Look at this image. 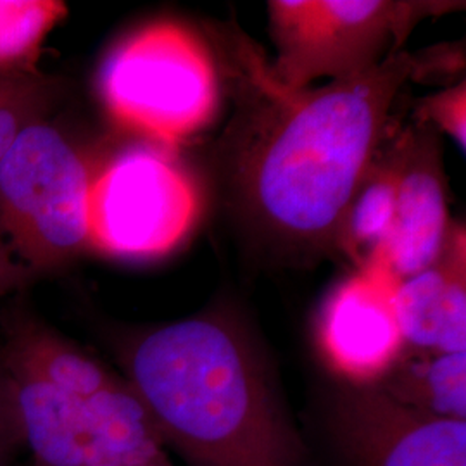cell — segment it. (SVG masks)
Returning <instances> with one entry per match:
<instances>
[{"label": "cell", "instance_id": "obj_1", "mask_svg": "<svg viewBox=\"0 0 466 466\" xmlns=\"http://www.w3.org/2000/svg\"><path fill=\"white\" fill-rule=\"evenodd\" d=\"M217 47L218 73L233 100L219 163L238 219L280 256L335 249L350 198L411 80L413 54L400 50L318 88H290L240 30L219 32Z\"/></svg>", "mask_w": 466, "mask_h": 466}, {"label": "cell", "instance_id": "obj_2", "mask_svg": "<svg viewBox=\"0 0 466 466\" xmlns=\"http://www.w3.org/2000/svg\"><path fill=\"white\" fill-rule=\"evenodd\" d=\"M127 382L190 466H300L299 441L249 335L218 313L140 333Z\"/></svg>", "mask_w": 466, "mask_h": 466}, {"label": "cell", "instance_id": "obj_3", "mask_svg": "<svg viewBox=\"0 0 466 466\" xmlns=\"http://www.w3.org/2000/svg\"><path fill=\"white\" fill-rule=\"evenodd\" d=\"M99 96L119 128L171 149L217 115L213 50L180 23H150L109 52L99 71Z\"/></svg>", "mask_w": 466, "mask_h": 466}, {"label": "cell", "instance_id": "obj_4", "mask_svg": "<svg viewBox=\"0 0 466 466\" xmlns=\"http://www.w3.org/2000/svg\"><path fill=\"white\" fill-rule=\"evenodd\" d=\"M66 135L38 121L0 159V235L25 269L63 267L88 248L86 204L94 178Z\"/></svg>", "mask_w": 466, "mask_h": 466}, {"label": "cell", "instance_id": "obj_5", "mask_svg": "<svg viewBox=\"0 0 466 466\" xmlns=\"http://www.w3.org/2000/svg\"><path fill=\"white\" fill-rule=\"evenodd\" d=\"M461 2L437 0H271L273 73L290 88L318 78L344 80L400 52L427 17L458 11Z\"/></svg>", "mask_w": 466, "mask_h": 466}, {"label": "cell", "instance_id": "obj_6", "mask_svg": "<svg viewBox=\"0 0 466 466\" xmlns=\"http://www.w3.org/2000/svg\"><path fill=\"white\" fill-rule=\"evenodd\" d=\"M199 213L198 184L169 149L134 146L94 171L88 248L123 259L161 258L184 242Z\"/></svg>", "mask_w": 466, "mask_h": 466}, {"label": "cell", "instance_id": "obj_7", "mask_svg": "<svg viewBox=\"0 0 466 466\" xmlns=\"http://www.w3.org/2000/svg\"><path fill=\"white\" fill-rule=\"evenodd\" d=\"M333 433L348 466H466V420L406 408L375 385H346Z\"/></svg>", "mask_w": 466, "mask_h": 466}, {"label": "cell", "instance_id": "obj_8", "mask_svg": "<svg viewBox=\"0 0 466 466\" xmlns=\"http://www.w3.org/2000/svg\"><path fill=\"white\" fill-rule=\"evenodd\" d=\"M396 167V219L383 252V271L402 280L431 267L450 235L448 177L441 138L425 125L389 134Z\"/></svg>", "mask_w": 466, "mask_h": 466}, {"label": "cell", "instance_id": "obj_9", "mask_svg": "<svg viewBox=\"0 0 466 466\" xmlns=\"http://www.w3.org/2000/svg\"><path fill=\"white\" fill-rule=\"evenodd\" d=\"M383 269H356L327 296L317 323L323 360L350 385H373L404 350Z\"/></svg>", "mask_w": 466, "mask_h": 466}, {"label": "cell", "instance_id": "obj_10", "mask_svg": "<svg viewBox=\"0 0 466 466\" xmlns=\"http://www.w3.org/2000/svg\"><path fill=\"white\" fill-rule=\"evenodd\" d=\"M392 304L404 348L466 352L465 228L452 223L431 267L394 283Z\"/></svg>", "mask_w": 466, "mask_h": 466}, {"label": "cell", "instance_id": "obj_11", "mask_svg": "<svg viewBox=\"0 0 466 466\" xmlns=\"http://www.w3.org/2000/svg\"><path fill=\"white\" fill-rule=\"evenodd\" d=\"M2 368L34 466H85V400L34 375Z\"/></svg>", "mask_w": 466, "mask_h": 466}, {"label": "cell", "instance_id": "obj_12", "mask_svg": "<svg viewBox=\"0 0 466 466\" xmlns=\"http://www.w3.org/2000/svg\"><path fill=\"white\" fill-rule=\"evenodd\" d=\"M85 466L171 465L165 441L127 380L85 400Z\"/></svg>", "mask_w": 466, "mask_h": 466}, {"label": "cell", "instance_id": "obj_13", "mask_svg": "<svg viewBox=\"0 0 466 466\" xmlns=\"http://www.w3.org/2000/svg\"><path fill=\"white\" fill-rule=\"evenodd\" d=\"M2 367L23 371L86 400L116 382L97 360L34 318L13 319Z\"/></svg>", "mask_w": 466, "mask_h": 466}, {"label": "cell", "instance_id": "obj_14", "mask_svg": "<svg viewBox=\"0 0 466 466\" xmlns=\"http://www.w3.org/2000/svg\"><path fill=\"white\" fill-rule=\"evenodd\" d=\"M389 134L356 187L335 240V250L348 256L356 269H383V252L394 228L396 167Z\"/></svg>", "mask_w": 466, "mask_h": 466}, {"label": "cell", "instance_id": "obj_15", "mask_svg": "<svg viewBox=\"0 0 466 466\" xmlns=\"http://www.w3.org/2000/svg\"><path fill=\"white\" fill-rule=\"evenodd\" d=\"M373 385L406 408L466 420V352L404 348Z\"/></svg>", "mask_w": 466, "mask_h": 466}, {"label": "cell", "instance_id": "obj_16", "mask_svg": "<svg viewBox=\"0 0 466 466\" xmlns=\"http://www.w3.org/2000/svg\"><path fill=\"white\" fill-rule=\"evenodd\" d=\"M66 16L59 0H0V78L40 75L44 44Z\"/></svg>", "mask_w": 466, "mask_h": 466}, {"label": "cell", "instance_id": "obj_17", "mask_svg": "<svg viewBox=\"0 0 466 466\" xmlns=\"http://www.w3.org/2000/svg\"><path fill=\"white\" fill-rule=\"evenodd\" d=\"M59 86L42 73L0 78V159L26 127L44 121Z\"/></svg>", "mask_w": 466, "mask_h": 466}, {"label": "cell", "instance_id": "obj_18", "mask_svg": "<svg viewBox=\"0 0 466 466\" xmlns=\"http://www.w3.org/2000/svg\"><path fill=\"white\" fill-rule=\"evenodd\" d=\"M418 125L431 127L433 132H442L466 150V82L446 86L429 96L418 106Z\"/></svg>", "mask_w": 466, "mask_h": 466}, {"label": "cell", "instance_id": "obj_19", "mask_svg": "<svg viewBox=\"0 0 466 466\" xmlns=\"http://www.w3.org/2000/svg\"><path fill=\"white\" fill-rule=\"evenodd\" d=\"M415 67L411 73L413 82H427V84H446V86L458 84L460 73L465 71V57L463 49L458 46L451 47H433L425 50L423 54H413Z\"/></svg>", "mask_w": 466, "mask_h": 466}, {"label": "cell", "instance_id": "obj_20", "mask_svg": "<svg viewBox=\"0 0 466 466\" xmlns=\"http://www.w3.org/2000/svg\"><path fill=\"white\" fill-rule=\"evenodd\" d=\"M21 435L17 427L13 400L5 371L0 365V466H9L15 451L21 446Z\"/></svg>", "mask_w": 466, "mask_h": 466}, {"label": "cell", "instance_id": "obj_21", "mask_svg": "<svg viewBox=\"0 0 466 466\" xmlns=\"http://www.w3.org/2000/svg\"><path fill=\"white\" fill-rule=\"evenodd\" d=\"M19 273L15 271V268L11 265L9 254L5 252L4 248H0V296L17 282Z\"/></svg>", "mask_w": 466, "mask_h": 466}, {"label": "cell", "instance_id": "obj_22", "mask_svg": "<svg viewBox=\"0 0 466 466\" xmlns=\"http://www.w3.org/2000/svg\"><path fill=\"white\" fill-rule=\"evenodd\" d=\"M149 466H171V465H149Z\"/></svg>", "mask_w": 466, "mask_h": 466}]
</instances>
